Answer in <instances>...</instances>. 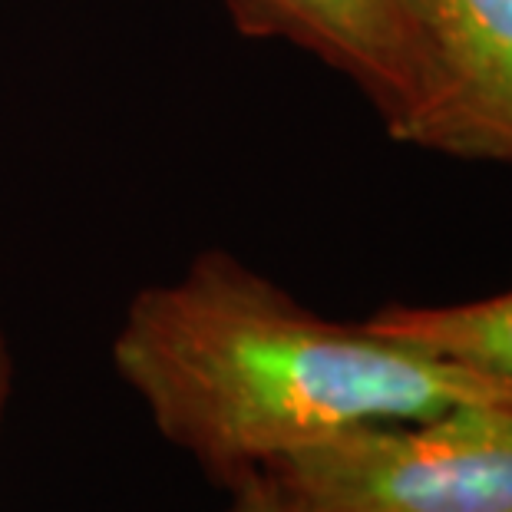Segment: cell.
<instances>
[{
    "mask_svg": "<svg viewBox=\"0 0 512 512\" xmlns=\"http://www.w3.org/2000/svg\"><path fill=\"white\" fill-rule=\"evenodd\" d=\"M113 364L162 437L222 486L364 423L512 403L509 384L367 321L318 318L225 252L139 291Z\"/></svg>",
    "mask_w": 512,
    "mask_h": 512,
    "instance_id": "1",
    "label": "cell"
},
{
    "mask_svg": "<svg viewBox=\"0 0 512 512\" xmlns=\"http://www.w3.org/2000/svg\"><path fill=\"white\" fill-rule=\"evenodd\" d=\"M258 473L281 512H512V403L364 423Z\"/></svg>",
    "mask_w": 512,
    "mask_h": 512,
    "instance_id": "2",
    "label": "cell"
},
{
    "mask_svg": "<svg viewBox=\"0 0 512 512\" xmlns=\"http://www.w3.org/2000/svg\"><path fill=\"white\" fill-rule=\"evenodd\" d=\"M423 103L407 143L512 162V0H407Z\"/></svg>",
    "mask_w": 512,
    "mask_h": 512,
    "instance_id": "3",
    "label": "cell"
},
{
    "mask_svg": "<svg viewBox=\"0 0 512 512\" xmlns=\"http://www.w3.org/2000/svg\"><path fill=\"white\" fill-rule=\"evenodd\" d=\"M248 37L285 40L347 76L407 143L423 103L420 43L407 0H222Z\"/></svg>",
    "mask_w": 512,
    "mask_h": 512,
    "instance_id": "4",
    "label": "cell"
},
{
    "mask_svg": "<svg viewBox=\"0 0 512 512\" xmlns=\"http://www.w3.org/2000/svg\"><path fill=\"white\" fill-rule=\"evenodd\" d=\"M367 324L512 387V291L453 308H384Z\"/></svg>",
    "mask_w": 512,
    "mask_h": 512,
    "instance_id": "5",
    "label": "cell"
},
{
    "mask_svg": "<svg viewBox=\"0 0 512 512\" xmlns=\"http://www.w3.org/2000/svg\"><path fill=\"white\" fill-rule=\"evenodd\" d=\"M228 493H232V506H228V512H281L268 479L261 473H248L242 479H235V483L228 486Z\"/></svg>",
    "mask_w": 512,
    "mask_h": 512,
    "instance_id": "6",
    "label": "cell"
},
{
    "mask_svg": "<svg viewBox=\"0 0 512 512\" xmlns=\"http://www.w3.org/2000/svg\"><path fill=\"white\" fill-rule=\"evenodd\" d=\"M7 390H10V351H7V337H4V328H0V413H4Z\"/></svg>",
    "mask_w": 512,
    "mask_h": 512,
    "instance_id": "7",
    "label": "cell"
}]
</instances>
